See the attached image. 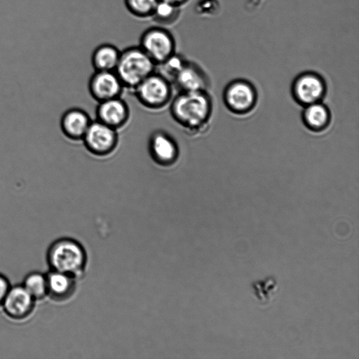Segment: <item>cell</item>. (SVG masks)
<instances>
[{
	"mask_svg": "<svg viewBox=\"0 0 359 359\" xmlns=\"http://www.w3.org/2000/svg\"><path fill=\"white\" fill-rule=\"evenodd\" d=\"M172 118L186 133L196 135L204 133L213 113V100L208 90L179 91L169 104Z\"/></svg>",
	"mask_w": 359,
	"mask_h": 359,
	"instance_id": "1",
	"label": "cell"
},
{
	"mask_svg": "<svg viewBox=\"0 0 359 359\" xmlns=\"http://www.w3.org/2000/svg\"><path fill=\"white\" fill-rule=\"evenodd\" d=\"M86 258L83 246L70 238H60L54 241L46 252V261L50 270L74 278L83 272Z\"/></svg>",
	"mask_w": 359,
	"mask_h": 359,
	"instance_id": "2",
	"label": "cell"
},
{
	"mask_svg": "<svg viewBox=\"0 0 359 359\" xmlns=\"http://www.w3.org/2000/svg\"><path fill=\"white\" fill-rule=\"evenodd\" d=\"M155 70L156 64L138 46L121 51L115 72L125 88L133 90Z\"/></svg>",
	"mask_w": 359,
	"mask_h": 359,
	"instance_id": "3",
	"label": "cell"
},
{
	"mask_svg": "<svg viewBox=\"0 0 359 359\" xmlns=\"http://www.w3.org/2000/svg\"><path fill=\"white\" fill-rule=\"evenodd\" d=\"M133 90L139 103L151 111L165 108L173 97L172 83L156 71L142 81Z\"/></svg>",
	"mask_w": 359,
	"mask_h": 359,
	"instance_id": "4",
	"label": "cell"
},
{
	"mask_svg": "<svg viewBox=\"0 0 359 359\" xmlns=\"http://www.w3.org/2000/svg\"><path fill=\"white\" fill-rule=\"evenodd\" d=\"M222 100L230 112L238 116H245L256 107L258 92L255 85L250 81L236 79L225 86Z\"/></svg>",
	"mask_w": 359,
	"mask_h": 359,
	"instance_id": "5",
	"label": "cell"
},
{
	"mask_svg": "<svg viewBox=\"0 0 359 359\" xmlns=\"http://www.w3.org/2000/svg\"><path fill=\"white\" fill-rule=\"evenodd\" d=\"M139 46L156 65L176 53L173 34L166 27L158 25L149 27L143 32Z\"/></svg>",
	"mask_w": 359,
	"mask_h": 359,
	"instance_id": "6",
	"label": "cell"
},
{
	"mask_svg": "<svg viewBox=\"0 0 359 359\" xmlns=\"http://www.w3.org/2000/svg\"><path fill=\"white\" fill-rule=\"evenodd\" d=\"M290 90L293 100L304 107L323 102L327 94V86L320 74L308 71L299 74L293 79Z\"/></svg>",
	"mask_w": 359,
	"mask_h": 359,
	"instance_id": "7",
	"label": "cell"
},
{
	"mask_svg": "<svg viewBox=\"0 0 359 359\" xmlns=\"http://www.w3.org/2000/svg\"><path fill=\"white\" fill-rule=\"evenodd\" d=\"M81 141L92 155L104 157L116 150L119 137L117 130L95 119L92 120Z\"/></svg>",
	"mask_w": 359,
	"mask_h": 359,
	"instance_id": "8",
	"label": "cell"
},
{
	"mask_svg": "<svg viewBox=\"0 0 359 359\" xmlns=\"http://www.w3.org/2000/svg\"><path fill=\"white\" fill-rule=\"evenodd\" d=\"M148 152L151 160L163 168L174 165L180 155L177 142L163 130H156L150 135L148 140Z\"/></svg>",
	"mask_w": 359,
	"mask_h": 359,
	"instance_id": "9",
	"label": "cell"
},
{
	"mask_svg": "<svg viewBox=\"0 0 359 359\" xmlns=\"http://www.w3.org/2000/svg\"><path fill=\"white\" fill-rule=\"evenodd\" d=\"M88 87L90 95L97 102L121 97L125 88L115 71H95Z\"/></svg>",
	"mask_w": 359,
	"mask_h": 359,
	"instance_id": "10",
	"label": "cell"
},
{
	"mask_svg": "<svg viewBox=\"0 0 359 359\" xmlns=\"http://www.w3.org/2000/svg\"><path fill=\"white\" fill-rule=\"evenodd\" d=\"M36 300L22 284L11 286L3 302L6 315L20 320L28 318L34 311Z\"/></svg>",
	"mask_w": 359,
	"mask_h": 359,
	"instance_id": "11",
	"label": "cell"
},
{
	"mask_svg": "<svg viewBox=\"0 0 359 359\" xmlns=\"http://www.w3.org/2000/svg\"><path fill=\"white\" fill-rule=\"evenodd\" d=\"M95 116L96 120L118 130L128 123L130 111L126 101L117 97L97 102Z\"/></svg>",
	"mask_w": 359,
	"mask_h": 359,
	"instance_id": "12",
	"label": "cell"
},
{
	"mask_svg": "<svg viewBox=\"0 0 359 359\" xmlns=\"http://www.w3.org/2000/svg\"><path fill=\"white\" fill-rule=\"evenodd\" d=\"M172 85L178 91L208 90L210 82L207 73L197 63L187 60Z\"/></svg>",
	"mask_w": 359,
	"mask_h": 359,
	"instance_id": "13",
	"label": "cell"
},
{
	"mask_svg": "<svg viewBox=\"0 0 359 359\" xmlns=\"http://www.w3.org/2000/svg\"><path fill=\"white\" fill-rule=\"evenodd\" d=\"M92 119L82 109L73 107L66 110L60 121L62 134L72 141H81Z\"/></svg>",
	"mask_w": 359,
	"mask_h": 359,
	"instance_id": "14",
	"label": "cell"
},
{
	"mask_svg": "<svg viewBox=\"0 0 359 359\" xmlns=\"http://www.w3.org/2000/svg\"><path fill=\"white\" fill-rule=\"evenodd\" d=\"M47 296L53 301L61 302L69 299L76 289L75 278L61 272L50 270L46 273Z\"/></svg>",
	"mask_w": 359,
	"mask_h": 359,
	"instance_id": "15",
	"label": "cell"
},
{
	"mask_svg": "<svg viewBox=\"0 0 359 359\" xmlns=\"http://www.w3.org/2000/svg\"><path fill=\"white\" fill-rule=\"evenodd\" d=\"M304 126L311 132L320 133L330 126L332 114L327 105L323 102L313 103L304 107L302 112Z\"/></svg>",
	"mask_w": 359,
	"mask_h": 359,
	"instance_id": "16",
	"label": "cell"
},
{
	"mask_svg": "<svg viewBox=\"0 0 359 359\" xmlns=\"http://www.w3.org/2000/svg\"><path fill=\"white\" fill-rule=\"evenodd\" d=\"M121 51L111 43H103L93 50L91 64L95 71H115Z\"/></svg>",
	"mask_w": 359,
	"mask_h": 359,
	"instance_id": "17",
	"label": "cell"
},
{
	"mask_svg": "<svg viewBox=\"0 0 359 359\" xmlns=\"http://www.w3.org/2000/svg\"><path fill=\"white\" fill-rule=\"evenodd\" d=\"M180 15V6L159 0L151 18L158 26L165 27L177 22Z\"/></svg>",
	"mask_w": 359,
	"mask_h": 359,
	"instance_id": "18",
	"label": "cell"
},
{
	"mask_svg": "<svg viewBox=\"0 0 359 359\" xmlns=\"http://www.w3.org/2000/svg\"><path fill=\"white\" fill-rule=\"evenodd\" d=\"M22 285L36 301L47 296L46 274L39 271L31 272L25 277Z\"/></svg>",
	"mask_w": 359,
	"mask_h": 359,
	"instance_id": "19",
	"label": "cell"
},
{
	"mask_svg": "<svg viewBox=\"0 0 359 359\" xmlns=\"http://www.w3.org/2000/svg\"><path fill=\"white\" fill-rule=\"evenodd\" d=\"M251 289L259 304L267 305L275 294L278 283L273 276H268L262 280L251 283Z\"/></svg>",
	"mask_w": 359,
	"mask_h": 359,
	"instance_id": "20",
	"label": "cell"
},
{
	"mask_svg": "<svg viewBox=\"0 0 359 359\" xmlns=\"http://www.w3.org/2000/svg\"><path fill=\"white\" fill-rule=\"evenodd\" d=\"M187 60L184 56L175 53L164 62L156 65L155 71L172 83Z\"/></svg>",
	"mask_w": 359,
	"mask_h": 359,
	"instance_id": "21",
	"label": "cell"
},
{
	"mask_svg": "<svg viewBox=\"0 0 359 359\" xmlns=\"http://www.w3.org/2000/svg\"><path fill=\"white\" fill-rule=\"evenodd\" d=\"M128 11L133 16L145 19L151 18L159 0H123Z\"/></svg>",
	"mask_w": 359,
	"mask_h": 359,
	"instance_id": "22",
	"label": "cell"
},
{
	"mask_svg": "<svg viewBox=\"0 0 359 359\" xmlns=\"http://www.w3.org/2000/svg\"><path fill=\"white\" fill-rule=\"evenodd\" d=\"M11 287L8 279L3 274L0 273V306Z\"/></svg>",
	"mask_w": 359,
	"mask_h": 359,
	"instance_id": "23",
	"label": "cell"
},
{
	"mask_svg": "<svg viewBox=\"0 0 359 359\" xmlns=\"http://www.w3.org/2000/svg\"><path fill=\"white\" fill-rule=\"evenodd\" d=\"M165 2L170 3L172 4L182 7L186 4L189 0H160Z\"/></svg>",
	"mask_w": 359,
	"mask_h": 359,
	"instance_id": "24",
	"label": "cell"
}]
</instances>
